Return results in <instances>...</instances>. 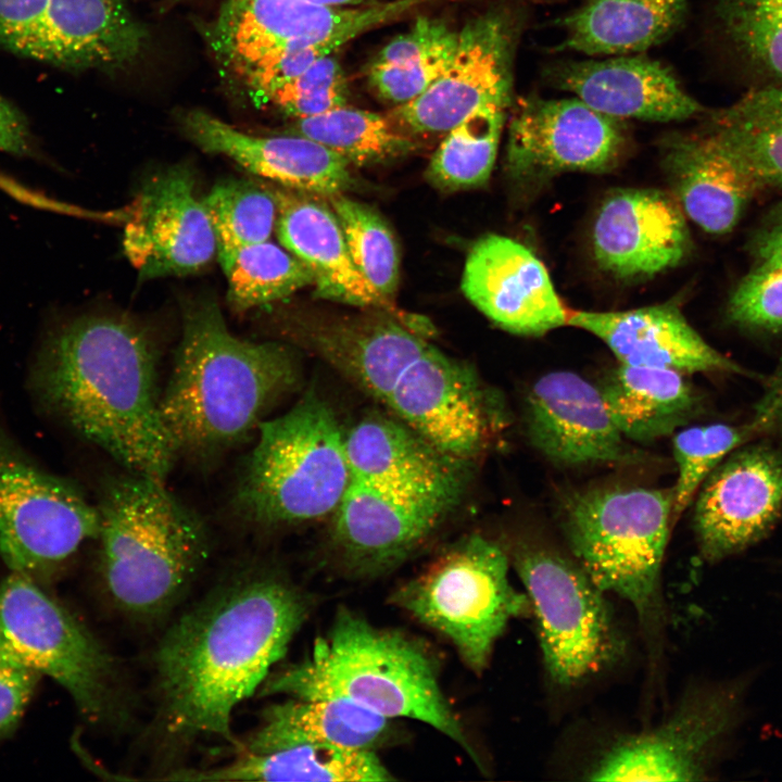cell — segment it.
<instances>
[{"instance_id":"cell-1","label":"cell","mask_w":782,"mask_h":782,"mask_svg":"<svg viewBox=\"0 0 782 782\" xmlns=\"http://www.w3.org/2000/svg\"><path fill=\"white\" fill-rule=\"evenodd\" d=\"M304 592L276 571L249 567L184 613L154 654L159 723L173 743L231 735L251 696L306 620Z\"/></svg>"},{"instance_id":"cell-2","label":"cell","mask_w":782,"mask_h":782,"mask_svg":"<svg viewBox=\"0 0 782 782\" xmlns=\"http://www.w3.org/2000/svg\"><path fill=\"white\" fill-rule=\"evenodd\" d=\"M417 330L384 314L330 319L316 329L312 349L440 451L478 461L507 426L504 401L472 366Z\"/></svg>"},{"instance_id":"cell-3","label":"cell","mask_w":782,"mask_h":782,"mask_svg":"<svg viewBox=\"0 0 782 782\" xmlns=\"http://www.w3.org/2000/svg\"><path fill=\"white\" fill-rule=\"evenodd\" d=\"M45 402L128 471L165 481L176 453L162 420L155 346L139 325L84 316L52 332L36 369Z\"/></svg>"},{"instance_id":"cell-4","label":"cell","mask_w":782,"mask_h":782,"mask_svg":"<svg viewBox=\"0 0 782 782\" xmlns=\"http://www.w3.org/2000/svg\"><path fill=\"white\" fill-rule=\"evenodd\" d=\"M301 380L291 348L236 337L212 299L185 304L180 342L160 403L176 455L217 458L257 431Z\"/></svg>"},{"instance_id":"cell-5","label":"cell","mask_w":782,"mask_h":782,"mask_svg":"<svg viewBox=\"0 0 782 782\" xmlns=\"http://www.w3.org/2000/svg\"><path fill=\"white\" fill-rule=\"evenodd\" d=\"M262 694L339 697L389 719L408 718L438 730L478 760L446 699L436 658L416 639L374 626L339 608L311 654L272 676Z\"/></svg>"},{"instance_id":"cell-6","label":"cell","mask_w":782,"mask_h":782,"mask_svg":"<svg viewBox=\"0 0 782 782\" xmlns=\"http://www.w3.org/2000/svg\"><path fill=\"white\" fill-rule=\"evenodd\" d=\"M97 507L99 567L110 600L137 619L165 614L209 556L204 521L165 481L131 471L105 484Z\"/></svg>"},{"instance_id":"cell-7","label":"cell","mask_w":782,"mask_h":782,"mask_svg":"<svg viewBox=\"0 0 782 782\" xmlns=\"http://www.w3.org/2000/svg\"><path fill=\"white\" fill-rule=\"evenodd\" d=\"M350 482L344 432L330 405L311 388L286 413L258 426L232 506L260 528L297 526L332 515Z\"/></svg>"},{"instance_id":"cell-8","label":"cell","mask_w":782,"mask_h":782,"mask_svg":"<svg viewBox=\"0 0 782 782\" xmlns=\"http://www.w3.org/2000/svg\"><path fill=\"white\" fill-rule=\"evenodd\" d=\"M674 489L598 484L567 492L558 520L573 558L605 593L635 610L646 630L663 616L660 571Z\"/></svg>"},{"instance_id":"cell-9","label":"cell","mask_w":782,"mask_h":782,"mask_svg":"<svg viewBox=\"0 0 782 782\" xmlns=\"http://www.w3.org/2000/svg\"><path fill=\"white\" fill-rule=\"evenodd\" d=\"M508 552L479 533L462 538L391 595L393 605L446 638L461 659L482 672L508 622L531 614L510 583Z\"/></svg>"},{"instance_id":"cell-10","label":"cell","mask_w":782,"mask_h":782,"mask_svg":"<svg viewBox=\"0 0 782 782\" xmlns=\"http://www.w3.org/2000/svg\"><path fill=\"white\" fill-rule=\"evenodd\" d=\"M508 555L529 598L554 684L576 686L622 658L626 641L605 592L575 558L538 541H520Z\"/></svg>"},{"instance_id":"cell-11","label":"cell","mask_w":782,"mask_h":782,"mask_svg":"<svg viewBox=\"0 0 782 782\" xmlns=\"http://www.w3.org/2000/svg\"><path fill=\"white\" fill-rule=\"evenodd\" d=\"M0 656L53 679L90 721L124 714L112 655L30 577L12 572L0 583Z\"/></svg>"},{"instance_id":"cell-12","label":"cell","mask_w":782,"mask_h":782,"mask_svg":"<svg viewBox=\"0 0 782 782\" xmlns=\"http://www.w3.org/2000/svg\"><path fill=\"white\" fill-rule=\"evenodd\" d=\"M100 529L98 507L26 459L0 433V556L35 579L67 560Z\"/></svg>"},{"instance_id":"cell-13","label":"cell","mask_w":782,"mask_h":782,"mask_svg":"<svg viewBox=\"0 0 782 782\" xmlns=\"http://www.w3.org/2000/svg\"><path fill=\"white\" fill-rule=\"evenodd\" d=\"M524 8L499 3L468 20L446 71L419 97L390 115L411 135L442 134L489 105L510 109Z\"/></svg>"},{"instance_id":"cell-14","label":"cell","mask_w":782,"mask_h":782,"mask_svg":"<svg viewBox=\"0 0 782 782\" xmlns=\"http://www.w3.org/2000/svg\"><path fill=\"white\" fill-rule=\"evenodd\" d=\"M627 144L622 119L578 98L519 99L508 118L506 172L539 185L568 172L603 174L620 162Z\"/></svg>"},{"instance_id":"cell-15","label":"cell","mask_w":782,"mask_h":782,"mask_svg":"<svg viewBox=\"0 0 782 782\" xmlns=\"http://www.w3.org/2000/svg\"><path fill=\"white\" fill-rule=\"evenodd\" d=\"M741 686L721 685L686 695L660 724L607 748L588 771L596 781H694L737 720Z\"/></svg>"},{"instance_id":"cell-16","label":"cell","mask_w":782,"mask_h":782,"mask_svg":"<svg viewBox=\"0 0 782 782\" xmlns=\"http://www.w3.org/2000/svg\"><path fill=\"white\" fill-rule=\"evenodd\" d=\"M459 496L400 492L351 479L331 515L332 552L350 576H383L426 544Z\"/></svg>"},{"instance_id":"cell-17","label":"cell","mask_w":782,"mask_h":782,"mask_svg":"<svg viewBox=\"0 0 782 782\" xmlns=\"http://www.w3.org/2000/svg\"><path fill=\"white\" fill-rule=\"evenodd\" d=\"M436 1L339 7L310 0H227L217 22V41L235 70L282 47H321L333 52Z\"/></svg>"},{"instance_id":"cell-18","label":"cell","mask_w":782,"mask_h":782,"mask_svg":"<svg viewBox=\"0 0 782 782\" xmlns=\"http://www.w3.org/2000/svg\"><path fill=\"white\" fill-rule=\"evenodd\" d=\"M695 496L692 521L703 558L716 563L744 551L782 516V451L767 440L737 447Z\"/></svg>"},{"instance_id":"cell-19","label":"cell","mask_w":782,"mask_h":782,"mask_svg":"<svg viewBox=\"0 0 782 782\" xmlns=\"http://www.w3.org/2000/svg\"><path fill=\"white\" fill-rule=\"evenodd\" d=\"M530 445L559 468L636 465L641 450L615 425L596 384L569 370L539 377L525 399Z\"/></svg>"},{"instance_id":"cell-20","label":"cell","mask_w":782,"mask_h":782,"mask_svg":"<svg viewBox=\"0 0 782 782\" xmlns=\"http://www.w3.org/2000/svg\"><path fill=\"white\" fill-rule=\"evenodd\" d=\"M123 249L141 279L192 274L213 260L215 231L187 167L173 166L142 185L130 203Z\"/></svg>"},{"instance_id":"cell-21","label":"cell","mask_w":782,"mask_h":782,"mask_svg":"<svg viewBox=\"0 0 782 782\" xmlns=\"http://www.w3.org/2000/svg\"><path fill=\"white\" fill-rule=\"evenodd\" d=\"M591 242L601 270L622 281L673 268L692 249L686 216L676 198L646 188L610 192L595 214Z\"/></svg>"},{"instance_id":"cell-22","label":"cell","mask_w":782,"mask_h":782,"mask_svg":"<svg viewBox=\"0 0 782 782\" xmlns=\"http://www.w3.org/2000/svg\"><path fill=\"white\" fill-rule=\"evenodd\" d=\"M462 290L491 321L517 336L541 337L567 325L568 311L545 266L508 237L487 235L472 244Z\"/></svg>"},{"instance_id":"cell-23","label":"cell","mask_w":782,"mask_h":782,"mask_svg":"<svg viewBox=\"0 0 782 782\" xmlns=\"http://www.w3.org/2000/svg\"><path fill=\"white\" fill-rule=\"evenodd\" d=\"M567 325L603 341L618 363L695 373L760 376L718 352L690 325L676 304L626 311L568 312Z\"/></svg>"},{"instance_id":"cell-24","label":"cell","mask_w":782,"mask_h":782,"mask_svg":"<svg viewBox=\"0 0 782 782\" xmlns=\"http://www.w3.org/2000/svg\"><path fill=\"white\" fill-rule=\"evenodd\" d=\"M546 72L555 87L616 118L678 122L707 113L667 66L641 54L565 61Z\"/></svg>"},{"instance_id":"cell-25","label":"cell","mask_w":782,"mask_h":782,"mask_svg":"<svg viewBox=\"0 0 782 782\" xmlns=\"http://www.w3.org/2000/svg\"><path fill=\"white\" fill-rule=\"evenodd\" d=\"M661 164L685 216L702 230L731 232L760 191L754 177L703 122L661 140Z\"/></svg>"},{"instance_id":"cell-26","label":"cell","mask_w":782,"mask_h":782,"mask_svg":"<svg viewBox=\"0 0 782 782\" xmlns=\"http://www.w3.org/2000/svg\"><path fill=\"white\" fill-rule=\"evenodd\" d=\"M186 136L201 150L220 154L260 177L287 188L330 197L352 184L349 162L299 135H250L201 110L181 114Z\"/></svg>"},{"instance_id":"cell-27","label":"cell","mask_w":782,"mask_h":782,"mask_svg":"<svg viewBox=\"0 0 782 782\" xmlns=\"http://www.w3.org/2000/svg\"><path fill=\"white\" fill-rule=\"evenodd\" d=\"M351 479L414 494H462L463 463L394 417L371 413L344 432Z\"/></svg>"},{"instance_id":"cell-28","label":"cell","mask_w":782,"mask_h":782,"mask_svg":"<svg viewBox=\"0 0 782 782\" xmlns=\"http://www.w3.org/2000/svg\"><path fill=\"white\" fill-rule=\"evenodd\" d=\"M272 191L278 239L308 268L316 294L356 306L383 305L386 299L355 267L335 212L292 192Z\"/></svg>"},{"instance_id":"cell-29","label":"cell","mask_w":782,"mask_h":782,"mask_svg":"<svg viewBox=\"0 0 782 782\" xmlns=\"http://www.w3.org/2000/svg\"><path fill=\"white\" fill-rule=\"evenodd\" d=\"M242 745L263 754L300 745H335L376 752L396 736L392 719L339 697L294 698L268 707Z\"/></svg>"},{"instance_id":"cell-30","label":"cell","mask_w":782,"mask_h":782,"mask_svg":"<svg viewBox=\"0 0 782 782\" xmlns=\"http://www.w3.org/2000/svg\"><path fill=\"white\" fill-rule=\"evenodd\" d=\"M596 386L618 430L631 443L672 436L707 408L704 393L673 369L619 363Z\"/></svg>"},{"instance_id":"cell-31","label":"cell","mask_w":782,"mask_h":782,"mask_svg":"<svg viewBox=\"0 0 782 782\" xmlns=\"http://www.w3.org/2000/svg\"><path fill=\"white\" fill-rule=\"evenodd\" d=\"M146 33L127 0H49L43 62L64 68H114L135 60Z\"/></svg>"},{"instance_id":"cell-32","label":"cell","mask_w":782,"mask_h":782,"mask_svg":"<svg viewBox=\"0 0 782 782\" xmlns=\"http://www.w3.org/2000/svg\"><path fill=\"white\" fill-rule=\"evenodd\" d=\"M688 0H580L563 18L560 48L589 55L645 51L682 25Z\"/></svg>"},{"instance_id":"cell-33","label":"cell","mask_w":782,"mask_h":782,"mask_svg":"<svg viewBox=\"0 0 782 782\" xmlns=\"http://www.w3.org/2000/svg\"><path fill=\"white\" fill-rule=\"evenodd\" d=\"M457 38L458 30L444 20L419 16L369 62L366 72L369 86L394 106L413 101L446 71Z\"/></svg>"},{"instance_id":"cell-34","label":"cell","mask_w":782,"mask_h":782,"mask_svg":"<svg viewBox=\"0 0 782 782\" xmlns=\"http://www.w3.org/2000/svg\"><path fill=\"white\" fill-rule=\"evenodd\" d=\"M704 122L754 177L760 190L782 189V83L748 88Z\"/></svg>"},{"instance_id":"cell-35","label":"cell","mask_w":782,"mask_h":782,"mask_svg":"<svg viewBox=\"0 0 782 782\" xmlns=\"http://www.w3.org/2000/svg\"><path fill=\"white\" fill-rule=\"evenodd\" d=\"M711 20L748 88L782 83V0H712Z\"/></svg>"},{"instance_id":"cell-36","label":"cell","mask_w":782,"mask_h":782,"mask_svg":"<svg viewBox=\"0 0 782 782\" xmlns=\"http://www.w3.org/2000/svg\"><path fill=\"white\" fill-rule=\"evenodd\" d=\"M294 131L355 164L383 162L407 154L417 147L413 135L390 115L346 105L300 118Z\"/></svg>"},{"instance_id":"cell-37","label":"cell","mask_w":782,"mask_h":782,"mask_svg":"<svg viewBox=\"0 0 782 782\" xmlns=\"http://www.w3.org/2000/svg\"><path fill=\"white\" fill-rule=\"evenodd\" d=\"M770 431V417L757 404L754 415L742 424L712 422L676 431L672 453L678 478L673 485V525L693 502L703 481L730 453Z\"/></svg>"},{"instance_id":"cell-38","label":"cell","mask_w":782,"mask_h":782,"mask_svg":"<svg viewBox=\"0 0 782 782\" xmlns=\"http://www.w3.org/2000/svg\"><path fill=\"white\" fill-rule=\"evenodd\" d=\"M509 109L489 105L445 133L427 169L428 179L445 190L478 187L492 172Z\"/></svg>"},{"instance_id":"cell-39","label":"cell","mask_w":782,"mask_h":782,"mask_svg":"<svg viewBox=\"0 0 782 782\" xmlns=\"http://www.w3.org/2000/svg\"><path fill=\"white\" fill-rule=\"evenodd\" d=\"M229 304L237 311L272 303L313 285L308 268L281 247L263 241L219 260Z\"/></svg>"},{"instance_id":"cell-40","label":"cell","mask_w":782,"mask_h":782,"mask_svg":"<svg viewBox=\"0 0 782 782\" xmlns=\"http://www.w3.org/2000/svg\"><path fill=\"white\" fill-rule=\"evenodd\" d=\"M203 201L215 231L218 261L242 247L268 240L276 226L273 191L251 181L217 182Z\"/></svg>"},{"instance_id":"cell-41","label":"cell","mask_w":782,"mask_h":782,"mask_svg":"<svg viewBox=\"0 0 782 782\" xmlns=\"http://www.w3.org/2000/svg\"><path fill=\"white\" fill-rule=\"evenodd\" d=\"M351 258L364 279L387 299L399 282V251L382 217L368 205L341 193L329 197Z\"/></svg>"},{"instance_id":"cell-42","label":"cell","mask_w":782,"mask_h":782,"mask_svg":"<svg viewBox=\"0 0 782 782\" xmlns=\"http://www.w3.org/2000/svg\"><path fill=\"white\" fill-rule=\"evenodd\" d=\"M346 101V78L340 63L331 53L318 58L268 100L297 119L344 106Z\"/></svg>"},{"instance_id":"cell-43","label":"cell","mask_w":782,"mask_h":782,"mask_svg":"<svg viewBox=\"0 0 782 782\" xmlns=\"http://www.w3.org/2000/svg\"><path fill=\"white\" fill-rule=\"evenodd\" d=\"M729 320L742 328L766 332L782 330V266L756 264L733 290Z\"/></svg>"},{"instance_id":"cell-44","label":"cell","mask_w":782,"mask_h":782,"mask_svg":"<svg viewBox=\"0 0 782 782\" xmlns=\"http://www.w3.org/2000/svg\"><path fill=\"white\" fill-rule=\"evenodd\" d=\"M332 51L321 47H282L236 68L252 94L262 102L302 74L318 58Z\"/></svg>"},{"instance_id":"cell-45","label":"cell","mask_w":782,"mask_h":782,"mask_svg":"<svg viewBox=\"0 0 782 782\" xmlns=\"http://www.w3.org/2000/svg\"><path fill=\"white\" fill-rule=\"evenodd\" d=\"M40 677L0 656V740L18 723Z\"/></svg>"},{"instance_id":"cell-46","label":"cell","mask_w":782,"mask_h":782,"mask_svg":"<svg viewBox=\"0 0 782 782\" xmlns=\"http://www.w3.org/2000/svg\"><path fill=\"white\" fill-rule=\"evenodd\" d=\"M756 264L782 266V203L769 212L749 239Z\"/></svg>"},{"instance_id":"cell-47","label":"cell","mask_w":782,"mask_h":782,"mask_svg":"<svg viewBox=\"0 0 782 782\" xmlns=\"http://www.w3.org/2000/svg\"><path fill=\"white\" fill-rule=\"evenodd\" d=\"M0 150L17 155L31 153V138L23 114L0 94Z\"/></svg>"},{"instance_id":"cell-48","label":"cell","mask_w":782,"mask_h":782,"mask_svg":"<svg viewBox=\"0 0 782 782\" xmlns=\"http://www.w3.org/2000/svg\"><path fill=\"white\" fill-rule=\"evenodd\" d=\"M771 420V432L782 441V363L766 382V391L757 403Z\"/></svg>"},{"instance_id":"cell-49","label":"cell","mask_w":782,"mask_h":782,"mask_svg":"<svg viewBox=\"0 0 782 782\" xmlns=\"http://www.w3.org/2000/svg\"><path fill=\"white\" fill-rule=\"evenodd\" d=\"M317 3L339 5V7H364L374 5L392 0H310Z\"/></svg>"}]
</instances>
